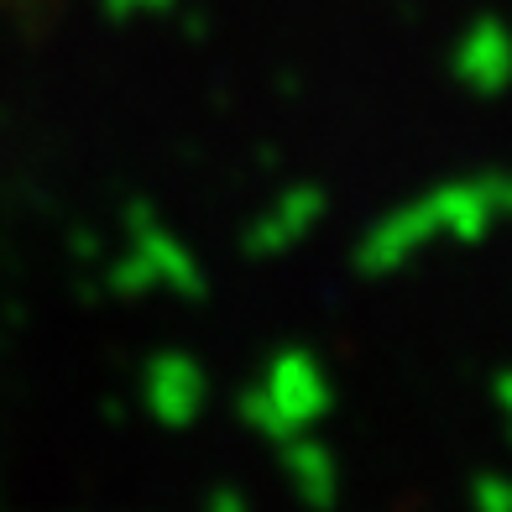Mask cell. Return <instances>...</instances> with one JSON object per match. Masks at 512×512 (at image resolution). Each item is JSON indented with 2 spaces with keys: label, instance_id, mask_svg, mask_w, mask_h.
<instances>
[{
  "label": "cell",
  "instance_id": "cell-1",
  "mask_svg": "<svg viewBox=\"0 0 512 512\" xmlns=\"http://www.w3.org/2000/svg\"><path fill=\"white\" fill-rule=\"evenodd\" d=\"M507 209H512V183H460V189H445L413 209H398L356 251V262L366 272H387V267L408 262L424 241L445 236V230H455V236H481V225H492V215H507Z\"/></svg>",
  "mask_w": 512,
  "mask_h": 512
},
{
  "label": "cell",
  "instance_id": "cell-2",
  "mask_svg": "<svg viewBox=\"0 0 512 512\" xmlns=\"http://www.w3.org/2000/svg\"><path fill=\"white\" fill-rule=\"evenodd\" d=\"M314 413H324V377L304 356H283L267 371V382L246 398V418L277 439H293Z\"/></svg>",
  "mask_w": 512,
  "mask_h": 512
},
{
  "label": "cell",
  "instance_id": "cell-3",
  "mask_svg": "<svg viewBox=\"0 0 512 512\" xmlns=\"http://www.w3.org/2000/svg\"><path fill=\"white\" fill-rule=\"evenodd\" d=\"M147 403L168 418V424H189L204 403V377L199 366H189L183 356H162L147 371Z\"/></svg>",
  "mask_w": 512,
  "mask_h": 512
},
{
  "label": "cell",
  "instance_id": "cell-4",
  "mask_svg": "<svg viewBox=\"0 0 512 512\" xmlns=\"http://www.w3.org/2000/svg\"><path fill=\"white\" fill-rule=\"evenodd\" d=\"M460 74L471 79L476 89H502L507 84V74H512V48H507V37L497 32V27H486L471 48L460 53Z\"/></svg>",
  "mask_w": 512,
  "mask_h": 512
},
{
  "label": "cell",
  "instance_id": "cell-5",
  "mask_svg": "<svg viewBox=\"0 0 512 512\" xmlns=\"http://www.w3.org/2000/svg\"><path fill=\"white\" fill-rule=\"evenodd\" d=\"M319 209H324V204H319L309 189L288 194V199H283V209H272V215H267L262 225H256V230H262V236H256V246L272 251V246H288V241H298V236H304V225L319 215Z\"/></svg>",
  "mask_w": 512,
  "mask_h": 512
},
{
  "label": "cell",
  "instance_id": "cell-6",
  "mask_svg": "<svg viewBox=\"0 0 512 512\" xmlns=\"http://www.w3.org/2000/svg\"><path fill=\"white\" fill-rule=\"evenodd\" d=\"M293 471L304 476V492H309L314 502H330L335 471H330V455H324L314 439H298V445H293Z\"/></svg>",
  "mask_w": 512,
  "mask_h": 512
},
{
  "label": "cell",
  "instance_id": "cell-7",
  "mask_svg": "<svg viewBox=\"0 0 512 512\" xmlns=\"http://www.w3.org/2000/svg\"><path fill=\"white\" fill-rule=\"evenodd\" d=\"M481 512H512V481H481V492H476Z\"/></svg>",
  "mask_w": 512,
  "mask_h": 512
},
{
  "label": "cell",
  "instance_id": "cell-8",
  "mask_svg": "<svg viewBox=\"0 0 512 512\" xmlns=\"http://www.w3.org/2000/svg\"><path fill=\"white\" fill-rule=\"evenodd\" d=\"M497 398H502V408L512 413V377H502V382H497Z\"/></svg>",
  "mask_w": 512,
  "mask_h": 512
}]
</instances>
